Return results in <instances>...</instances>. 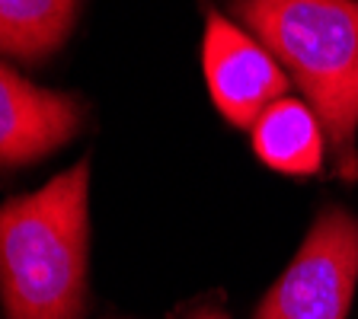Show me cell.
<instances>
[{
    "label": "cell",
    "mask_w": 358,
    "mask_h": 319,
    "mask_svg": "<svg viewBox=\"0 0 358 319\" xmlns=\"http://www.w3.org/2000/svg\"><path fill=\"white\" fill-rule=\"evenodd\" d=\"M320 119L339 179H358V0H234Z\"/></svg>",
    "instance_id": "obj_1"
},
{
    "label": "cell",
    "mask_w": 358,
    "mask_h": 319,
    "mask_svg": "<svg viewBox=\"0 0 358 319\" xmlns=\"http://www.w3.org/2000/svg\"><path fill=\"white\" fill-rule=\"evenodd\" d=\"M90 163L0 208V304L7 319H80L87 297Z\"/></svg>",
    "instance_id": "obj_2"
},
{
    "label": "cell",
    "mask_w": 358,
    "mask_h": 319,
    "mask_svg": "<svg viewBox=\"0 0 358 319\" xmlns=\"http://www.w3.org/2000/svg\"><path fill=\"white\" fill-rule=\"evenodd\" d=\"M358 288V217L323 208L253 319H345Z\"/></svg>",
    "instance_id": "obj_3"
},
{
    "label": "cell",
    "mask_w": 358,
    "mask_h": 319,
    "mask_svg": "<svg viewBox=\"0 0 358 319\" xmlns=\"http://www.w3.org/2000/svg\"><path fill=\"white\" fill-rule=\"evenodd\" d=\"M201 61L215 105L240 128H253L262 112L288 93L291 77L266 45L215 10H208Z\"/></svg>",
    "instance_id": "obj_4"
},
{
    "label": "cell",
    "mask_w": 358,
    "mask_h": 319,
    "mask_svg": "<svg viewBox=\"0 0 358 319\" xmlns=\"http://www.w3.org/2000/svg\"><path fill=\"white\" fill-rule=\"evenodd\" d=\"M80 128L77 99L42 89L0 64V166L32 163Z\"/></svg>",
    "instance_id": "obj_5"
},
{
    "label": "cell",
    "mask_w": 358,
    "mask_h": 319,
    "mask_svg": "<svg viewBox=\"0 0 358 319\" xmlns=\"http://www.w3.org/2000/svg\"><path fill=\"white\" fill-rule=\"evenodd\" d=\"M253 150L262 163L278 172L313 176L323 166L327 134L310 105L282 96L253 125Z\"/></svg>",
    "instance_id": "obj_6"
},
{
    "label": "cell",
    "mask_w": 358,
    "mask_h": 319,
    "mask_svg": "<svg viewBox=\"0 0 358 319\" xmlns=\"http://www.w3.org/2000/svg\"><path fill=\"white\" fill-rule=\"evenodd\" d=\"M80 0H0V54L38 61L58 52L77 20Z\"/></svg>",
    "instance_id": "obj_7"
},
{
    "label": "cell",
    "mask_w": 358,
    "mask_h": 319,
    "mask_svg": "<svg viewBox=\"0 0 358 319\" xmlns=\"http://www.w3.org/2000/svg\"><path fill=\"white\" fill-rule=\"evenodd\" d=\"M195 319H227V316H221V313L217 310H205V313H199V316Z\"/></svg>",
    "instance_id": "obj_8"
}]
</instances>
